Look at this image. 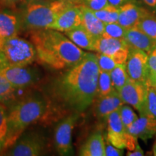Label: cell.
Wrapping results in <instances>:
<instances>
[{
    "mask_svg": "<svg viewBox=\"0 0 156 156\" xmlns=\"http://www.w3.org/2000/svg\"><path fill=\"white\" fill-rule=\"evenodd\" d=\"M99 71L95 54L87 53L81 62L56 79L54 94L68 108L83 112L97 96Z\"/></svg>",
    "mask_w": 156,
    "mask_h": 156,
    "instance_id": "obj_1",
    "label": "cell"
},
{
    "mask_svg": "<svg viewBox=\"0 0 156 156\" xmlns=\"http://www.w3.org/2000/svg\"><path fill=\"white\" fill-rule=\"evenodd\" d=\"M30 38L37 59L54 69H69L87 54L58 30L50 28L32 30Z\"/></svg>",
    "mask_w": 156,
    "mask_h": 156,
    "instance_id": "obj_2",
    "label": "cell"
},
{
    "mask_svg": "<svg viewBox=\"0 0 156 156\" xmlns=\"http://www.w3.org/2000/svg\"><path fill=\"white\" fill-rule=\"evenodd\" d=\"M47 103L39 95L25 97L7 112V133L3 152L15 144L23 132L36 122L47 110Z\"/></svg>",
    "mask_w": 156,
    "mask_h": 156,
    "instance_id": "obj_3",
    "label": "cell"
},
{
    "mask_svg": "<svg viewBox=\"0 0 156 156\" xmlns=\"http://www.w3.org/2000/svg\"><path fill=\"white\" fill-rule=\"evenodd\" d=\"M36 58L32 42L19 36L9 38L0 48V65L29 66Z\"/></svg>",
    "mask_w": 156,
    "mask_h": 156,
    "instance_id": "obj_4",
    "label": "cell"
},
{
    "mask_svg": "<svg viewBox=\"0 0 156 156\" xmlns=\"http://www.w3.org/2000/svg\"><path fill=\"white\" fill-rule=\"evenodd\" d=\"M67 5L69 4L58 0L49 4H30L23 14L25 26L30 30L49 28L58 13Z\"/></svg>",
    "mask_w": 156,
    "mask_h": 156,
    "instance_id": "obj_5",
    "label": "cell"
},
{
    "mask_svg": "<svg viewBox=\"0 0 156 156\" xmlns=\"http://www.w3.org/2000/svg\"><path fill=\"white\" fill-rule=\"evenodd\" d=\"M0 74L15 89L34 85L40 80V72L28 66L0 65Z\"/></svg>",
    "mask_w": 156,
    "mask_h": 156,
    "instance_id": "obj_6",
    "label": "cell"
},
{
    "mask_svg": "<svg viewBox=\"0 0 156 156\" xmlns=\"http://www.w3.org/2000/svg\"><path fill=\"white\" fill-rule=\"evenodd\" d=\"M93 51L111 56L117 64H126L129 47L124 38L101 36L95 41Z\"/></svg>",
    "mask_w": 156,
    "mask_h": 156,
    "instance_id": "obj_7",
    "label": "cell"
},
{
    "mask_svg": "<svg viewBox=\"0 0 156 156\" xmlns=\"http://www.w3.org/2000/svg\"><path fill=\"white\" fill-rule=\"evenodd\" d=\"M147 86V83H140L129 78L125 85L118 93L124 103L133 106L140 112V115H145Z\"/></svg>",
    "mask_w": 156,
    "mask_h": 156,
    "instance_id": "obj_8",
    "label": "cell"
},
{
    "mask_svg": "<svg viewBox=\"0 0 156 156\" xmlns=\"http://www.w3.org/2000/svg\"><path fill=\"white\" fill-rule=\"evenodd\" d=\"M6 155L38 156L42 155L46 147L44 136L36 132L25 134L20 137Z\"/></svg>",
    "mask_w": 156,
    "mask_h": 156,
    "instance_id": "obj_9",
    "label": "cell"
},
{
    "mask_svg": "<svg viewBox=\"0 0 156 156\" xmlns=\"http://www.w3.org/2000/svg\"><path fill=\"white\" fill-rule=\"evenodd\" d=\"M79 115L74 114L64 119L58 124L54 133V144L60 155H69L73 153L72 134Z\"/></svg>",
    "mask_w": 156,
    "mask_h": 156,
    "instance_id": "obj_10",
    "label": "cell"
},
{
    "mask_svg": "<svg viewBox=\"0 0 156 156\" xmlns=\"http://www.w3.org/2000/svg\"><path fill=\"white\" fill-rule=\"evenodd\" d=\"M148 54L140 49L129 48L126 62L128 76L133 80L146 83L147 76Z\"/></svg>",
    "mask_w": 156,
    "mask_h": 156,
    "instance_id": "obj_11",
    "label": "cell"
},
{
    "mask_svg": "<svg viewBox=\"0 0 156 156\" xmlns=\"http://www.w3.org/2000/svg\"><path fill=\"white\" fill-rule=\"evenodd\" d=\"M81 24V5H69L58 13L49 28L59 32H67Z\"/></svg>",
    "mask_w": 156,
    "mask_h": 156,
    "instance_id": "obj_12",
    "label": "cell"
},
{
    "mask_svg": "<svg viewBox=\"0 0 156 156\" xmlns=\"http://www.w3.org/2000/svg\"><path fill=\"white\" fill-rule=\"evenodd\" d=\"M106 122L108 124L106 140L118 148L126 147L128 134L121 119L119 109L108 115Z\"/></svg>",
    "mask_w": 156,
    "mask_h": 156,
    "instance_id": "obj_13",
    "label": "cell"
},
{
    "mask_svg": "<svg viewBox=\"0 0 156 156\" xmlns=\"http://www.w3.org/2000/svg\"><path fill=\"white\" fill-rule=\"evenodd\" d=\"M94 101L95 116L104 121H107L108 115L118 110L124 103L116 90L104 96L96 97Z\"/></svg>",
    "mask_w": 156,
    "mask_h": 156,
    "instance_id": "obj_14",
    "label": "cell"
},
{
    "mask_svg": "<svg viewBox=\"0 0 156 156\" xmlns=\"http://www.w3.org/2000/svg\"><path fill=\"white\" fill-rule=\"evenodd\" d=\"M127 133L137 140L147 141L156 134V119L149 115H140L135 122L126 129Z\"/></svg>",
    "mask_w": 156,
    "mask_h": 156,
    "instance_id": "obj_15",
    "label": "cell"
},
{
    "mask_svg": "<svg viewBox=\"0 0 156 156\" xmlns=\"http://www.w3.org/2000/svg\"><path fill=\"white\" fill-rule=\"evenodd\" d=\"M150 12L136 5L129 2L119 7L118 23L124 28L129 29L136 27L140 20Z\"/></svg>",
    "mask_w": 156,
    "mask_h": 156,
    "instance_id": "obj_16",
    "label": "cell"
},
{
    "mask_svg": "<svg viewBox=\"0 0 156 156\" xmlns=\"http://www.w3.org/2000/svg\"><path fill=\"white\" fill-rule=\"evenodd\" d=\"M124 40L129 48L142 50L147 54L156 46V42L137 27L127 29L124 34Z\"/></svg>",
    "mask_w": 156,
    "mask_h": 156,
    "instance_id": "obj_17",
    "label": "cell"
},
{
    "mask_svg": "<svg viewBox=\"0 0 156 156\" xmlns=\"http://www.w3.org/2000/svg\"><path fill=\"white\" fill-rule=\"evenodd\" d=\"M20 26L17 16L6 12H0V48L6 41L17 36Z\"/></svg>",
    "mask_w": 156,
    "mask_h": 156,
    "instance_id": "obj_18",
    "label": "cell"
},
{
    "mask_svg": "<svg viewBox=\"0 0 156 156\" xmlns=\"http://www.w3.org/2000/svg\"><path fill=\"white\" fill-rule=\"evenodd\" d=\"M82 9V25L87 32L94 38H98L102 36L104 31L105 23L95 16L92 9L81 5Z\"/></svg>",
    "mask_w": 156,
    "mask_h": 156,
    "instance_id": "obj_19",
    "label": "cell"
},
{
    "mask_svg": "<svg viewBox=\"0 0 156 156\" xmlns=\"http://www.w3.org/2000/svg\"><path fill=\"white\" fill-rule=\"evenodd\" d=\"M64 34L78 47L83 49L93 51L95 38L90 34L82 25L64 32Z\"/></svg>",
    "mask_w": 156,
    "mask_h": 156,
    "instance_id": "obj_20",
    "label": "cell"
},
{
    "mask_svg": "<svg viewBox=\"0 0 156 156\" xmlns=\"http://www.w3.org/2000/svg\"><path fill=\"white\" fill-rule=\"evenodd\" d=\"M82 156H104L105 142L102 134L97 132L90 136L80 151Z\"/></svg>",
    "mask_w": 156,
    "mask_h": 156,
    "instance_id": "obj_21",
    "label": "cell"
},
{
    "mask_svg": "<svg viewBox=\"0 0 156 156\" xmlns=\"http://www.w3.org/2000/svg\"><path fill=\"white\" fill-rule=\"evenodd\" d=\"M136 27L156 42V15L147 13L140 20Z\"/></svg>",
    "mask_w": 156,
    "mask_h": 156,
    "instance_id": "obj_22",
    "label": "cell"
},
{
    "mask_svg": "<svg viewBox=\"0 0 156 156\" xmlns=\"http://www.w3.org/2000/svg\"><path fill=\"white\" fill-rule=\"evenodd\" d=\"M113 86L116 91H119L125 85L129 77L126 69V64H116L110 73Z\"/></svg>",
    "mask_w": 156,
    "mask_h": 156,
    "instance_id": "obj_23",
    "label": "cell"
},
{
    "mask_svg": "<svg viewBox=\"0 0 156 156\" xmlns=\"http://www.w3.org/2000/svg\"><path fill=\"white\" fill-rule=\"evenodd\" d=\"M114 90H116L113 86L110 73L100 70L98 80V93L96 97L104 96Z\"/></svg>",
    "mask_w": 156,
    "mask_h": 156,
    "instance_id": "obj_24",
    "label": "cell"
},
{
    "mask_svg": "<svg viewBox=\"0 0 156 156\" xmlns=\"http://www.w3.org/2000/svg\"><path fill=\"white\" fill-rule=\"evenodd\" d=\"M95 16L104 23L118 22L119 8L112 5H107L104 8L93 11Z\"/></svg>",
    "mask_w": 156,
    "mask_h": 156,
    "instance_id": "obj_25",
    "label": "cell"
},
{
    "mask_svg": "<svg viewBox=\"0 0 156 156\" xmlns=\"http://www.w3.org/2000/svg\"><path fill=\"white\" fill-rule=\"evenodd\" d=\"M146 83L156 88V46L148 54L147 76Z\"/></svg>",
    "mask_w": 156,
    "mask_h": 156,
    "instance_id": "obj_26",
    "label": "cell"
},
{
    "mask_svg": "<svg viewBox=\"0 0 156 156\" xmlns=\"http://www.w3.org/2000/svg\"><path fill=\"white\" fill-rule=\"evenodd\" d=\"M126 29L122 26L118 22L105 23L104 31L102 36L106 38H124Z\"/></svg>",
    "mask_w": 156,
    "mask_h": 156,
    "instance_id": "obj_27",
    "label": "cell"
},
{
    "mask_svg": "<svg viewBox=\"0 0 156 156\" xmlns=\"http://www.w3.org/2000/svg\"><path fill=\"white\" fill-rule=\"evenodd\" d=\"M145 115L153 116L156 119V88L149 85L145 101Z\"/></svg>",
    "mask_w": 156,
    "mask_h": 156,
    "instance_id": "obj_28",
    "label": "cell"
},
{
    "mask_svg": "<svg viewBox=\"0 0 156 156\" xmlns=\"http://www.w3.org/2000/svg\"><path fill=\"white\" fill-rule=\"evenodd\" d=\"M7 133V112L3 103L0 102V153L3 152Z\"/></svg>",
    "mask_w": 156,
    "mask_h": 156,
    "instance_id": "obj_29",
    "label": "cell"
},
{
    "mask_svg": "<svg viewBox=\"0 0 156 156\" xmlns=\"http://www.w3.org/2000/svg\"><path fill=\"white\" fill-rule=\"evenodd\" d=\"M15 89L0 74V102H7L14 97Z\"/></svg>",
    "mask_w": 156,
    "mask_h": 156,
    "instance_id": "obj_30",
    "label": "cell"
},
{
    "mask_svg": "<svg viewBox=\"0 0 156 156\" xmlns=\"http://www.w3.org/2000/svg\"><path fill=\"white\" fill-rule=\"evenodd\" d=\"M119 112L121 119H122L123 124H124V127H125V129L129 127L137 119V116L134 112L133 109L129 106L122 105L119 108Z\"/></svg>",
    "mask_w": 156,
    "mask_h": 156,
    "instance_id": "obj_31",
    "label": "cell"
},
{
    "mask_svg": "<svg viewBox=\"0 0 156 156\" xmlns=\"http://www.w3.org/2000/svg\"><path fill=\"white\" fill-rule=\"evenodd\" d=\"M95 56L97 58L98 65L101 71L111 73L116 66L117 64L111 56L101 53H97Z\"/></svg>",
    "mask_w": 156,
    "mask_h": 156,
    "instance_id": "obj_32",
    "label": "cell"
},
{
    "mask_svg": "<svg viewBox=\"0 0 156 156\" xmlns=\"http://www.w3.org/2000/svg\"><path fill=\"white\" fill-rule=\"evenodd\" d=\"M93 11L99 10L108 5V0H82V4Z\"/></svg>",
    "mask_w": 156,
    "mask_h": 156,
    "instance_id": "obj_33",
    "label": "cell"
},
{
    "mask_svg": "<svg viewBox=\"0 0 156 156\" xmlns=\"http://www.w3.org/2000/svg\"><path fill=\"white\" fill-rule=\"evenodd\" d=\"M105 155L107 156H120L123 155V150L115 147L108 140L105 142Z\"/></svg>",
    "mask_w": 156,
    "mask_h": 156,
    "instance_id": "obj_34",
    "label": "cell"
},
{
    "mask_svg": "<svg viewBox=\"0 0 156 156\" xmlns=\"http://www.w3.org/2000/svg\"><path fill=\"white\" fill-rule=\"evenodd\" d=\"M129 2H132V3H136V0H108V5L114 6L116 7H119L121 6L125 5L126 3Z\"/></svg>",
    "mask_w": 156,
    "mask_h": 156,
    "instance_id": "obj_35",
    "label": "cell"
},
{
    "mask_svg": "<svg viewBox=\"0 0 156 156\" xmlns=\"http://www.w3.org/2000/svg\"><path fill=\"white\" fill-rule=\"evenodd\" d=\"M127 155L128 156H143L144 155V152L142 150V148L140 147L139 144H136L134 150L132 151H129L127 152Z\"/></svg>",
    "mask_w": 156,
    "mask_h": 156,
    "instance_id": "obj_36",
    "label": "cell"
},
{
    "mask_svg": "<svg viewBox=\"0 0 156 156\" xmlns=\"http://www.w3.org/2000/svg\"><path fill=\"white\" fill-rule=\"evenodd\" d=\"M142 1L156 12V0H142Z\"/></svg>",
    "mask_w": 156,
    "mask_h": 156,
    "instance_id": "obj_37",
    "label": "cell"
},
{
    "mask_svg": "<svg viewBox=\"0 0 156 156\" xmlns=\"http://www.w3.org/2000/svg\"><path fill=\"white\" fill-rule=\"evenodd\" d=\"M58 1L63 2L69 5H81L82 4V0H58Z\"/></svg>",
    "mask_w": 156,
    "mask_h": 156,
    "instance_id": "obj_38",
    "label": "cell"
},
{
    "mask_svg": "<svg viewBox=\"0 0 156 156\" xmlns=\"http://www.w3.org/2000/svg\"><path fill=\"white\" fill-rule=\"evenodd\" d=\"M2 1L5 2V4L8 5H16L20 2H21L22 0H2Z\"/></svg>",
    "mask_w": 156,
    "mask_h": 156,
    "instance_id": "obj_39",
    "label": "cell"
},
{
    "mask_svg": "<svg viewBox=\"0 0 156 156\" xmlns=\"http://www.w3.org/2000/svg\"><path fill=\"white\" fill-rule=\"evenodd\" d=\"M153 154H154V155H155L156 156V142H155V143L154 144V145H153Z\"/></svg>",
    "mask_w": 156,
    "mask_h": 156,
    "instance_id": "obj_40",
    "label": "cell"
}]
</instances>
